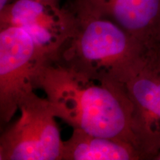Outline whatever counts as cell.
Segmentation results:
<instances>
[{
  "instance_id": "obj_6",
  "label": "cell",
  "mask_w": 160,
  "mask_h": 160,
  "mask_svg": "<svg viewBox=\"0 0 160 160\" xmlns=\"http://www.w3.org/2000/svg\"><path fill=\"white\" fill-rule=\"evenodd\" d=\"M125 87L133 105L134 126L145 159H153L160 137V65L151 59Z\"/></svg>"
},
{
  "instance_id": "obj_10",
  "label": "cell",
  "mask_w": 160,
  "mask_h": 160,
  "mask_svg": "<svg viewBox=\"0 0 160 160\" xmlns=\"http://www.w3.org/2000/svg\"><path fill=\"white\" fill-rule=\"evenodd\" d=\"M156 62H157L158 64H159L160 65V44L158 46L157 51H156L154 55H153V58H152Z\"/></svg>"
},
{
  "instance_id": "obj_5",
  "label": "cell",
  "mask_w": 160,
  "mask_h": 160,
  "mask_svg": "<svg viewBox=\"0 0 160 160\" xmlns=\"http://www.w3.org/2000/svg\"><path fill=\"white\" fill-rule=\"evenodd\" d=\"M11 26L25 31L38 48L54 61L74 33L76 19L68 5L14 0L0 10V28Z\"/></svg>"
},
{
  "instance_id": "obj_9",
  "label": "cell",
  "mask_w": 160,
  "mask_h": 160,
  "mask_svg": "<svg viewBox=\"0 0 160 160\" xmlns=\"http://www.w3.org/2000/svg\"><path fill=\"white\" fill-rule=\"evenodd\" d=\"M153 160H160V137L159 138V139H158L157 146H156Z\"/></svg>"
},
{
  "instance_id": "obj_2",
  "label": "cell",
  "mask_w": 160,
  "mask_h": 160,
  "mask_svg": "<svg viewBox=\"0 0 160 160\" xmlns=\"http://www.w3.org/2000/svg\"><path fill=\"white\" fill-rule=\"evenodd\" d=\"M67 5L75 17V31L54 61L89 77L125 85L151 59L137 39L83 0H69Z\"/></svg>"
},
{
  "instance_id": "obj_8",
  "label": "cell",
  "mask_w": 160,
  "mask_h": 160,
  "mask_svg": "<svg viewBox=\"0 0 160 160\" xmlns=\"http://www.w3.org/2000/svg\"><path fill=\"white\" fill-rule=\"evenodd\" d=\"M141 160L142 153L133 144L119 139L89 134L73 129L63 141L62 160Z\"/></svg>"
},
{
  "instance_id": "obj_3",
  "label": "cell",
  "mask_w": 160,
  "mask_h": 160,
  "mask_svg": "<svg viewBox=\"0 0 160 160\" xmlns=\"http://www.w3.org/2000/svg\"><path fill=\"white\" fill-rule=\"evenodd\" d=\"M19 111L20 117L1 136L0 160H62L63 141L48 100L33 91Z\"/></svg>"
},
{
  "instance_id": "obj_1",
  "label": "cell",
  "mask_w": 160,
  "mask_h": 160,
  "mask_svg": "<svg viewBox=\"0 0 160 160\" xmlns=\"http://www.w3.org/2000/svg\"><path fill=\"white\" fill-rule=\"evenodd\" d=\"M37 87L45 91L57 118L73 129L128 142L140 151L133 105L125 85L89 77L52 61L42 71Z\"/></svg>"
},
{
  "instance_id": "obj_11",
  "label": "cell",
  "mask_w": 160,
  "mask_h": 160,
  "mask_svg": "<svg viewBox=\"0 0 160 160\" xmlns=\"http://www.w3.org/2000/svg\"><path fill=\"white\" fill-rule=\"evenodd\" d=\"M14 0H0V10L3 9L6 5H8Z\"/></svg>"
},
{
  "instance_id": "obj_7",
  "label": "cell",
  "mask_w": 160,
  "mask_h": 160,
  "mask_svg": "<svg viewBox=\"0 0 160 160\" xmlns=\"http://www.w3.org/2000/svg\"><path fill=\"white\" fill-rule=\"evenodd\" d=\"M137 39L153 57L160 44V0H83Z\"/></svg>"
},
{
  "instance_id": "obj_4",
  "label": "cell",
  "mask_w": 160,
  "mask_h": 160,
  "mask_svg": "<svg viewBox=\"0 0 160 160\" xmlns=\"http://www.w3.org/2000/svg\"><path fill=\"white\" fill-rule=\"evenodd\" d=\"M52 62L18 27L0 28V118L11 121L20 102L37 87L44 67Z\"/></svg>"
},
{
  "instance_id": "obj_12",
  "label": "cell",
  "mask_w": 160,
  "mask_h": 160,
  "mask_svg": "<svg viewBox=\"0 0 160 160\" xmlns=\"http://www.w3.org/2000/svg\"><path fill=\"white\" fill-rule=\"evenodd\" d=\"M37 1L43 2L52 4V5H59L60 0H37Z\"/></svg>"
}]
</instances>
